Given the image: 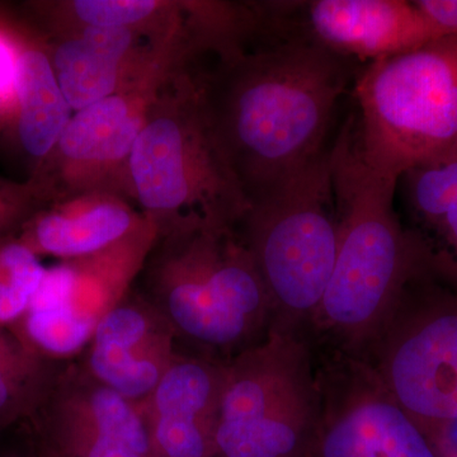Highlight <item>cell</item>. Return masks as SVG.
Returning <instances> with one entry per match:
<instances>
[{"label": "cell", "instance_id": "cell-1", "mask_svg": "<svg viewBox=\"0 0 457 457\" xmlns=\"http://www.w3.org/2000/svg\"><path fill=\"white\" fill-rule=\"evenodd\" d=\"M196 60L213 134L252 200L326 149L350 59L303 35L276 2L245 29Z\"/></svg>", "mask_w": 457, "mask_h": 457}, {"label": "cell", "instance_id": "cell-2", "mask_svg": "<svg viewBox=\"0 0 457 457\" xmlns=\"http://www.w3.org/2000/svg\"><path fill=\"white\" fill-rule=\"evenodd\" d=\"M140 273L139 295L168 321L177 343L207 359L228 361L258 343L273 311L237 228L156 233Z\"/></svg>", "mask_w": 457, "mask_h": 457}, {"label": "cell", "instance_id": "cell-3", "mask_svg": "<svg viewBox=\"0 0 457 457\" xmlns=\"http://www.w3.org/2000/svg\"><path fill=\"white\" fill-rule=\"evenodd\" d=\"M128 196L156 233L234 228L248 209L213 134L194 60L173 71L150 108L129 158Z\"/></svg>", "mask_w": 457, "mask_h": 457}, {"label": "cell", "instance_id": "cell-4", "mask_svg": "<svg viewBox=\"0 0 457 457\" xmlns=\"http://www.w3.org/2000/svg\"><path fill=\"white\" fill-rule=\"evenodd\" d=\"M332 158L338 248L317 317L359 342L378 333L408 282L426 270L394 210L399 180L363 161L354 119L343 126Z\"/></svg>", "mask_w": 457, "mask_h": 457}, {"label": "cell", "instance_id": "cell-5", "mask_svg": "<svg viewBox=\"0 0 457 457\" xmlns=\"http://www.w3.org/2000/svg\"><path fill=\"white\" fill-rule=\"evenodd\" d=\"M354 139L366 164L399 180L457 147V35L369 62L354 84Z\"/></svg>", "mask_w": 457, "mask_h": 457}, {"label": "cell", "instance_id": "cell-6", "mask_svg": "<svg viewBox=\"0 0 457 457\" xmlns=\"http://www.w3.org/2000/svg\"><path fill=\"white\" fill-rule=\"evenodd\" d=\"M237 230L273 311L317 315L338 248L332 147L249 200Z\"/></svg>", "mask_w": 457, "mask_h": 457}, {"label": "cell", "instance_id": "cell-7", "mask_svg": "<svg viewBox=\"0 0 457 457\" xmlns=\"http://www.w3.org/2000/svg\"><path fill=\"white\" fill-rule=\"evenodd\" d=\"M305 348L272 329L224 362L216 457H303L319 400Z\"/></svg>", "mask_w": 457, "mask_h": 457}, {"label": "cell", "instance_id": "cell-8", "mask_svg": "<svg viewBox=\"0 0 457 457\" xmlns=\"http://www.w3.org/2000/svg\"><path fill=\"white\" fill-rule=\"evenodd\" d=\"M378 333V363L372 370L399 407L420 429L457 418L456 288L420 273Z\"/></svg>", "mask_w": 457, "mask_h": 457}, {"label": "cell", "instance_id": "cell-9", "mask_svg": "<svg viewBox=\"0 0 457 457\" xmlns=\"http://www.w3.org/2000/svg\"><path fill=\"white\" fill-rule=\"evenodd\" d=\"M186 60L171 42L110 97L71 116L53 154L31 180L47 204L90 192L128 196V163L164 84Z\"/></svg>", "mask_w": 457, "mask_h": 457}, {"label": "cell", "instance_id": "cell-10", "mask_svg": "<svg viewBox=\"0 0 457 457\" xmlns=\"http://www.w3.org/2000/svg\"><path fill=\"white\" fill-rule=\"evenodd\" d=\"M33 447L51 457H149L140 403L99 383L80 361L64 362L25 423Z\"/></svg>", "mask_w": 457, "mask_h": 457}, {"label": "cell", "instance_id": "cell-11", "mask_svg": "<svg viewBox=\"0 0 457 457\" xmlns=\"http://www.w3.org/2000/svg\"><path fill=\"white\" fill-rule=\"evenodd\" d=\"M337 383L303 457H436L374 370L352 366Z\"/></svg>", "mask_w": 457, "mask_h": 457}, {"label": "cell", "instance_id": "cell-12", "mask_svg": "<svg viewBox=\"0 0 457 457\" xmlns=\"http://www.w3.org/2000/svg\"><path fill=\"white\" fill-rule=\"evenodd\" d=\"M98 260L62 261L45 270L25 314L11 326L29 350L68 362L88 347L98 321L122 299L125 284Z\"/></svg>", "mask_w": 457, "mask_h": 457}, {"label": "cell", "instance_id": "cell-13", "mask_svg": "<svg viewBox=\"0 0 457 457\" xmlns=\"http://www.w3.org/2000/svg\"><path fill=\"white\" fill-rule=\"evenodd\" d=\"M285 12L312 41L361 62L409 53L450 36L405 0L285 2Z\"/></svg>", "mask_w": 457, "mask_h": 457}, {"label": "cell", "instance_id": "cell-14", "mask_svg": "<svg viewBox=\"0 0 457 457\" xmlns=\"http://www.w3.org/2000/svg\"><path fill=\"white\" fill-rule=\"evenodd\" d=\"M168 321L139 294L123 295L98 321L82 365L99 383L144 402L179 356Z\"/></svg>", "mask_w": 457, "mask_h": 457}, {"label": "cell", "instance_id": "cell-15", "mask_svg": "<svg viewBox=\"0 0 457 457\" xmlns=\"http://www.w3.org/2000/svg\"><path fill=\"white\" fill-rule=\"evenodd\" d=\"M224 362L179 352L140 403L149 457H216Z\"/></svg>", "mask_w": 457, "mask_h": 457}, {"label": "cell", "instance_id": "cell-16", "mask_svg": "<svg viewBox=\"0 0 457 457\" xmlns=\"http://www.w3.org/2000/svg\"><path fill=\"white\" fill-rule=\"evenodd\" d=\"M149 224L125 198L90 192L45 204L17 237L38 257L82 261L112 251Z\"/></svg>", "mask_w": 457, "mask_h": 457}, {"label": "cell", "instance_id": "cell-17", "mask_svg": "<svg viewBox=\"0 0 457 457\" xmlns=\"http://www.w3.org/2000/svg\"><path fill=\"white\" fill-rule=\"evenodd\" d=\"M144 36L116 27H83L59 36L49 55L71 110L110 97L152 62L162 44L141 46Z\"/></svg>", "mask_w": 457, "mask_h": 457}, {"label": "cell", "instance_id": "cell-18", "mask_svg": "<svg viewBox=\"0 0 457 457\" xmlns=\"http://www.w3.org/2000/svg\"><path fill=\"white\" fill-rule=\"evenodd\" d=\"M399 183L426 272L457 290V147L408 170Z\"/></svg>", "mask_w": 457, "mask_h": 457}, {"label": "cell", "instance_id": "cell-19", "mask_svg": "<svg viewBox=\"0 0 457 457\" xmlns=\"http://www.w3.org/2000/svg\"><path fill=\"white\" fill-rule=\"evenodd\" d=\"M16 134L25 154L35 162V174L46 163L71 119V108L60 89L49 51L17 36Z\"/></svg>", "mask_w": 457, "mask_h": 457}, {"label": "cell", "instance_id": "cell-20", "mask_svg": "<svg viewBox=\"0 0 457 457\" xmlns=\"http://www.w3.org/2000/svg\"><path fill=\"white\" fill-rule=\"evenodd\" d=\"M56 33L83 27H116L167 41L188 26L189 3L156 0H74L47 5Z\"/></svg>", "mask_w": 457, "mask_h": 457}, {"label": "cell", "instance_id": "cell-21", "mask_svg": "<svg viewBox=\"0 0 457 457\" xmlns=\"http://www.w3.org/2000/svg\"><path fill=\"white\" fill-rule=\"evenodd\" d=\"M64 362L45 359L0 327V436L31 420Z\"/></svg>", "mask_w": 457, "mask_h": 457}, {"label": "cell", "instance_id": "cell-22", "mask_svg": "<svg viewBox=\"0 0 457 457\" xmlns=\"http://www.w3.org/2000/svg\"><path fill=\"white\" fill-rule=\"evenodd\" d=\"M46 267L17 236L0 239V327L25 314Z\"/></svg>", "mask_w": 457, "mask_h": 457}, {"label": "cell", "instance_id": "cell-23", "mask_svg": "<svg viewBox=\"0 0 457 457\" xmlns=\"http://www.w3.org/2000/svg\"><path fill=\"white\" fill-rule=\"evenodd\" d=\"M47 204L31 179L26 183L0 179V239L18 236L21 228Z\"/></svg>", "mask_w": 457, "mask_h": 457}, {"label": "cell", "instance_id": "cell-24", "mask_svg": "<svg viewBox=\"0 0 457 457\" xmlns=\"http://www.w3.org/2000/svg\"><path fill=\"white\" fill-rule=\"evenodd\" d=\"M17 35L0 27V120L16 114Z\"/></svg>", "mask_w": 457, "mask_h": 457}, {"label": "cell", "instance_id": "cell-25", "mask_svg": "<svg viewBox=\"0 0 457 457\" xmlns=\"http://www.w3.org/2000/svg\"><path fill=\"white\" fill-rule=\"evenodd\" d=\"M414 5L447 35H457V0H417Z\"/></svg>", "mask_w": 457, "mask_h": 457}, {"label": "cell", "instance_id": "cell-26", "mask_svg": "<svg viewBox=\"0 0 457 457\" xmlns=\"http://www.w3.org/2000/svg\"><path fill=\"white\" fill-rule=\"evenodd\" d=\"M436 457H457V418L422 429Z\"/></svg>", "mask_w": 457, "mask_h": 457}, {"label": "cell", "instance_id": "cell-27", "mask_svg": "<svg viewBox=\"0 0 457 457\" xmlns=\"http://www.w3.org/2000/svg\"><path fill=\"white\" fill-rule=\"evenodd\" d=\"M23 428H25L23 441L20 442L17 446L14 445V446L2 447L0 457H38L25 425H23Z\"/></svg>", "mask_w": 457, "mask_h": 457}, {"label": "cell", "instance_id": "cell-28", "mask_svg": "<svg viewBox=\"0 0 457 457\" xmlns=\"http://www.w3.org/2000/svg\"><path fill=\"white\" fill-rule=\"evenodd\" d=\"M36 453H37L38 457H51V456H46V455H41V453H38L37 451H36Z\"/></svg>", "mask_w": 457, "mask_h": 457}]
</instances>
